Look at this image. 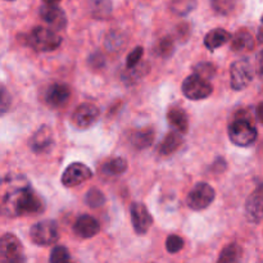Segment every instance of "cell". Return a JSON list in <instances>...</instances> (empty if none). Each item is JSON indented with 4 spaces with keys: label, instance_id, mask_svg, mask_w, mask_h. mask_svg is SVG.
<instances>
[{
    "label": "cell",
    "instance_id": "6da1fadb",
    "mask_svg": "<svg viewBox=\"0 0 263 263\" xmlns=\"http://www.w3.org/2000/svg\"><path fill=\"white\" fill-rule=\"evenodd\" d=\"M44 210V200L36 194L27 177L10 174L0 180V215L20 217L37 215Z\"/></svg>",
    "mask_w": 263,
    "mask_h": 263
},
{
    "label": "cell",
    "instance_id": "7a4b0ae2",
    "mask_svg": "<svg viewBox=\"0 0 263 263\" xmlns=\"http://www.w3.org/2000/svg\"><path fill=\"white\" fill-rule=\"evenodd\" d=\"M26 44L35 49L36 51H54L58 49L62 44V37L51 28L46 27H35L27 36H26Z\"/></svg>",
    "mask_w": 263,
    "mask_h": 263
},
{
    "label": "cell",
    "instance_id": "3957f363",
    "mask_svg": "<svg viewBox=\"0 0 263 263\" xmlns=\"http://www.w3.org/2000/svg\"><path fill=\"white\" fill-rule=\"evenodd\" d=\"M229 138L238 146H251L258 138L257 128L249 121L235 120L229 126Z\"/></svg>",
    "mask_w": 263,
    "mask_h": 263
},
{
    "label": "cell",
    "instance_id": "277c9868",
    "mask_svg": "<svg viewBox=\"0 0 263 263\" xmlns=\"http://www.w3.org/2000/svg\"><path fill=\"white\" fill-rule=\"evenodd\" d=\"M0 263H27L22 243L13 234L0 238Z\"/></svg>",
    "mask_w": 263,
    "mask_h": 263
},
{
    "label": "cell",
    "instance_id": "5b68a950",
    "mask_svg": "<svg viewBox=\"0 0 263 263\" xmlns=\"http://www.w3.org/2000/svg\"><path fill=\"white\" fill-rule=\"evenodd\" d=\"M30 238L36 246H53L59 239L58 225L53 220L40 221L31 228Z\"/></svg>",
    "mask_w": 263,
    "mask_h": 263
},
{
    "label": "cell",
    "instance_id": "8992f818",
    "mask_svg": "<svg viewBox=\"0 0 263 263\" xmlns=\"http://www.w3.org/2000/svg\"><path fill=\"white\" fill-rule=\"evenodd\" d=\"M216 198V192L207 182H198L189 192L186 204L193 211H203L210 207Z\"/></svg>",
    "mask_w": 263,
    "mask_h": 263
},
{
    "label": "cell",
    "instance_id": "52a82bcc",
    "mask_svg": "<svg viewBox=\"0 0 263 263\" xmlns=\"http://www.w3.org/2000/svg\"><path fill=\"white\" fill-rule=\"evenodd\" d=\"M254 77V68L248 59L235 61L230 67L231 89L240 91L251 85Z\"/></svg>",
    "mask_w": 263,
    "mask_h": 263
},
{
    "label": "cell",
    "instance_id": "ba28073f",
    "mask_svg": "<svg viewBox=\"0 0 263 263\" xmlns=\"http://www.w3.org/2000/svg\"><path fill=\"white\" fill-rule=\"evenodd\" d=\"M182 94L190 100H202L210 97L213 91L212 85L210 81L202 79L193 73L192 76H187L182 82Z\"/></svg>",
    "mask_w": 263,
    "mask_h": 263
},
{
    "label": "cell",
    "instance_id": "9c48e42d",
    "mask_svg": "<svg viewBox=\"0 0 263 263\" xmlns=\"http://www.w3.org/2000/svg\"><path fill=\"white\" fill-rule=\"evenodd\" d=\"M99 116L100 110L97 105L92 103H84L74 109L71 117L72 125L76 126L80 130H86L97 122Z\"/></svg>",
    "mask_w": 263,
    "mask_h": 263
},
{
    "label": "cell",
    "instance_id": "30bf717a",
    "mask_svg": "<svg viewBox=\"0 0 263 263\" xmlns=\"http://www.w3.org/2000/svg\"><path fill=\"white\" fill-rule=\"evenodd\" d=\"M92 172L86 164L74 162L66 168L62 175V184L66 187H73L91 179Z\"/></svg>",
    "mask_w": 263,
    "mask_h": 263
},
{
    "label": "cell",
    "instance_id": "8fae6325",
    "mask_svg": "<svg viewBox=\"0 0 263 263\" xmlns=\"http://www.w3.org/2000/svg\"><path fill=\"white\" fill-rule=\"evenodd\" d=\"M131 222H133L134 230L138 235H144L148 233L151 226L153 225V217L149 213L148 208L143 203H133L130 207Z\"/></svg>",
    "mask_w": 263,
    "mask_h": 263
},
{
    "label": "cell",
    "instance_id": "7c38bea8",
    "mask_svg": "<svg viewBox=\"0 0 263 263\" xmlns=\"http://www.w3.org/2000/svg\"><path fill=\"white\" fill-rule=\"evenodd\" d=\"M246 216L253 223L263 221V185H259L247 199Z\"/></svg>",
    "mask_w": 263,
    "mask_h": 263
},
{
    "label": "cell",
    "instance_id": "4fadbf2b",
    "mask_svg": "<svg viewBox=\"0 0 263 263\" xmlns=\"http://www.w3.org/2000/svg\"><path fill=\"white\" fill-rule=\"evenodd\" d=\"M69 97H71V89L68 85L55 82L48 87L45 92V102L49 107L59 108L67 104Z\"/></svg>",
    "mask_w": 263,
    "mask_h": 263
},
{
    "label": "cell",
    "instance_id": "5bb4252c",
    "mask_svg": "<svg viewBox=\"0 0 263 263\" xmlns=\"http://www.w3.org/2000/svg\"><path fill=\"white\" fill-rule=\"evenodd\" d=\"M53 143V131L49 126L44 125L37 128L32 138L30 139V148L33 153H45V152L50 151Z\"/></svg>",
    "mask_w": 263,
    "mask_h": 263
},
{
    "label": "cell",
    "instance_id": "9a60e30c",
    "mask_svg": "<svg viewBox=\"0 0 263 263\" xmlns=\"http://www.w3.org/2000/svg\"><path fill=\"white\" fill-rule=\"evenodd\" d=\"M40 17L54 30H63L67 25V15L58 5L44 4L40 8Z\"/></svg>",
    "mask_w": 263,
    "mask_h": 263
},
{
    "label": "cell",
    "instance_id": "2e32d148",
    "mask_svg": "<svg viewBox=\"0 0 263 263\" xmlns=\"http://www.w3.org/2000/svg\"><path fill=\"white\" fill-rule=\"evenodd\" d=\"M73 230L76 233V235H79L80 238L89 239L99 233L100 223L94 217H91V216L84 215L77 218Z\"/></svg>",
    "mask_w": 263,
    "mask_h": 263
},
{
    "label": "cell",
    "instance_id": "e0dca14e",
    "mask_svg": "<svg viewBox=\"0 0 263 263\" xmlns=\"http://www.w3.org/2000/svg\"><path fill=\"white\" fill-rule=\"evenodd\" d=\"M167 121L170 126L180 134H185L189 130V118H187L186 112L181 108H171L167 113Z\"/></svg>",
    "mask_w": 263,
    "mask_h": 263
},
{
    "label": "cell",
    "instance_id": "ac0fdd59",
    "mask_svg": "<svg viewBox=\"0 0 263 263\" xmlns=\"http://www.w3.org/2000/svg\"><path fill=\"white\" fill-rule=\"evenodd\" d=\"M230 40L231 35L229 31L223 30V28H215L205 35L204 45L208 50H216Z\"/></svg>",
    "mask_w": 263,
    "mask_h": 263
},
{
    "label": "cell",
    "instance_id": "d6986e66",
    "mask_svg": "<svg viewBox=\"0 0 263 263\" xmlns=\"http://www.w3.org/2000/svg\"><path fill=\"white\" fill-rule=\"evenodd\" d=\"M254 48V37L247 30H240L231 39V49L234 51H251Z\"/></svg>",
    "mask_w": 263,
    "mask_h": 263
},
{
    "label": "cell",
    "instance_id": "ffe728a7",
    "mask_svg": "<svg viewBox=\"0 0 263 263\" xmlns=\"http://www.w3.org/2000/svg\"><path fill=\"white\" fill-rule=\"evenodd\" d=\"M182 144V136L181 134L177 133V131H171L166 135V138L162 140V143L159 144L158 153L161 156H170L174 152H176L177 149L181 146Z\"/></svg>",
    "mask_w": 263,
    "mask_h": 263
},
{
    "label": "cell",
    "instance_id": "44dd1931",
    "mask_svg": "<svg viewBox=\"0 0 263 263\" xmlns=\"http://www.w3.org/2000/svg\"><path fill=\"white\" fill-rule=\"evenodd\" d=\"M154 140V131L152 128H143V130L134 131L130 135V143L134 148L146 149L152 145Z\"/></svg>",
    "mask_w": 263,
    "mask_h": 263
},
{
    "label": "cell",
    "instance_id": "7402d4cb",
    "mask_svg": "<svg viewBox=\"0 0 263 263\" xmlns=\"http://www.w3.org/2000/svg\"><path fill=\"white\" fill-rule=\"evenodd\" d=\"M149 69H151V66H149L148 62H140L134 68H128L122 74V80L128 85L135 84V82H139V80L144 79L149 73Z\"/></svg>",
    "mask_w": 263,
    "mask_h": 263
},
{
    "label": "cell",
    "instance_id": "603a6c76",
    "mask_svg": "<svg viewBox=\"0 0 263 263\" xmlns=\"http://www.w3.org/2000/svg\"><path fill=\"white\" fill-rule=\"evenodd\" d=\"M90 12L97 20H107L112 13L110 0H90Z\"/></svg>",
    "mask_w": 263,
    "mask_h": 263
},
{
    "label": "cell",
    "instance_id": "cb8c5ba5",
    "mask_svg": "<svg viewBox=\"0 0 263 263\" xmlns=\"http://www.w3.org/2000/svg\"><path fill=\"white\" fill-rule=\"evenodd\" d=\"M241 256H243L241 247L239 244L233 243L222 249L217 263H240Z\"/></svg>",
    "mask_w": 263,
    "mask_h": 263
},
{
    "label": "cell",
    "instance_id": "d4e9b609",
    "mask_svg": "<svg viewBox=\"0 0 263 263\" xmlns=\"http://www.w3.org/2000/svg\"><path fill=\"white\" fill-rule=\"evenodd\" d=\"M126 170H127V162L125 158H120V157L109 159L102 166L103 175H107V176H118V175H122Z\"/></svg>",
    "mask_w": 263,
    "mask_h": 263
},
{
    "label": "cell",
    "instance_id": "484cf974",
    "mask_svg": "<svg viewBox=\"0 0 263 263\" xmlns=\"http://www.w3.org/2000/svg\"><path fill=\"white\" fill-rule=\"evenodd\" d=\"M198 0H172L171 10L176 15L184 17L197 8Z\"/></svg>",
    "mask_w": 263,
    "mask_h": 263
},
{
    "label": "cell",
    "instance_id": "4316f807",
    "mask_svg": "<svg viewBox=\"0 0 263 263\" xmlns=\"http://www.w3.org/2000/svg\"><path fill=\"white\" fill-rule=\"evenodd\" d=\"M175 41L171 36H164L156 45V53L161 58H170L174 54Z\"/></svg>",
    "mask_w": 263,
    "mask_h": 263
},
{
    "label": "cell",
    "instance_id": "83f0119b",
    "mask_svg": "<svg viewBox=\"0 0 263 263\" xmlns=\"http://www.w3.org/2000/svg\"><path fill=\"white\" fill-rule=\"evenodd\" d=\"M238 0H211L213 10L221 15H229L234 12Z\"/></svg>",
    "mask_w": 263,
    "mask_h": 263
},
{
    "label": "cell",
    "instance_id": "f1b7e54d",
    "mask_svg": "<svg viewBox=\"0 0 263 263\" xmlns=\"http://www.w3.org/2000/svg\"><path fill=\"white\" fill-rule=\"evenodd\" d=\"M123 45H125V37L118 31H112L105 37V48L109 51H118V49L122 48Z\"/></svg>",
    "mask_w": 263,
    "mask_h": 263
},
{
    "label": "cell",
    "instance_id": "f546056e",
    "mask_svg": "<svg viewBox=\"0 0 263 263\" xmlns=\"http://www.w3.org/2000/svg\"><path fill=\"white\" fill-rule=\"evenodd\" d=\"M85 202H86V204L89 205V207L99 208L105 203V197L99 189L92 187V189H90L89 192H87L86 197H85Z\"/></svg>",
    "mask_w": 263,
    "mask_h": 263
},
{
    "label": "cell",
    "instance_id": "4dcf8cb0",
    "mask_svg": "<svg viewBox=\"0 0 263 263\" xmlns=\"http://www.w3.org/2000/svg\"><path fill=\"white\" fill-rule=\"evenodd\" d=\"M69 252L66 247L58 246L53 248L50 257H49V262L50 263H69Z\"/></svg>",
    "mask_w": 263,
    "mask_h": 263
},
{
    "label": "cell",
    "instance_id": "1f68e13d",
    "mask_svg": "<svg viewBox=\"0 0 263 263\" xmlns=\"http://www.w3.org/2000/svg\"><path fill=\"white\" fill-rule=\"evenodd\" d=\"M215 72H216L215 66L211 63H207V62H202V63L197 64V66L194 67V74L207 80V81L211 79V77H213Z\"/></svg>",
    "mask_w": 263,
    "mask_h": 263
},
{
    "label": "cell",
    "instance_id": "d6a6232c",
    "mask_svg": "<svg viewBox=\"0 0 263 263\" xmlns=\"http://www.w3.org/2000/svg\"><path fill=\"white\" fill-rule=\"evenodd\" d=\"M166 248L170 253H179L184 248V240L179 235H170L166 240Z\"/></svg>",
    "mask_w": 263,
    "mask_h": 263
},
{
    "label": "cell",
    "instance_id": "836d02e7",
    "mask_svg": "<svg viewBox=\"0 0 263 263\" xmlns=\"http://www.w3.org/2000/svg\"><path fill=\"white\" fill-rule=\"evenodd\" d=\"M144 49L141 46H136L133 51L127 55V61H126V67L128 68H134V67L138 66L141 62V58H143Z\"/></svg>",
    "mask_w": 263,
    "mask_h": 263
},
{
    "label": "cell",
    "instance_id": "e575fe53",
    "mask_svg": "<svg viewBox=\"0 0 263 263\" xmlns=\"http://www.w3.org/2000/svg\"><path fill=\"white\" fill-rule=\"evenodd\" d=\"M10 104H12V97H10L9 91L7 90V87L0 85V116L8 112Z\"/></svg>",
    "mask_w": 263,
    "mask_h": 263
},
{
    "label": "cell",
    "instance_id": "d590c367",
    "mask_svg": "<svg viewBox=\"0 0 263 263\" xmlns=\"http://www.w3.org/2000/svg\"><path fill=\"white\" fill-rule=\"evenodd\" d=\"M176 35L180 41H186L190 36V26L187 23H180L176 28Z\"/></svg>",
    "mask_w": 263,
    "mask_h": 263
},
{
    "label": "cell",
    "instance_id": "8d00e7d4",
    "mask_svg": "<svg viewBox=\"0 0 263 263\" xmlns=\"http://www.w3.org/2000/svg\"><path fill=\"white\" fill-rule=\"evenodd\" d=\"M89 63L92 68H102L104 66V57L100 53L91 54V57L89 58Z\"/></svg>",
    "mask_w": 263,
    "mask_h": 263
},
{
    "label": "cell",
    "instance_id": "74e56055",
    "mask_svg": "<svg viewBox=\"0 0 263 263\" xmlns=\"http://www.w3.org/2000/svg\"><path fill=\"white\" fill-rule=\"evenodd\" d=\"M257 72L259 76H263V50L257 57Z\"/></svg>",
    "mask_w": 263,
    "mask_h": 263
},
{
    "label": "cell",
    "instance_id": "f35d334b",
    "mask_svg": "<svg viewBox=\"0 0 263 263\" xmlns=\"http://www.w3.org/2000/svg\"><path fill=\"white\" fill-rule=\"evenodd\" d=\"M257 117H258V120L263 123V103H261V104L257 107Z\"/></svg>",
    "mask_w": 263,
    "mask_h": 263
},
{
    "label": "cell",
    "instance_id": "ab89813d",
    "mask_svg": "<svg viewBox=\"0 0 263 263\" xmlns=\"http://www.w3.org/2000/svg\"><path fill=\"white\" fill-rule=\"evenodd\" d=\"M257 39H258V41L261 44H263V23L261 27L258 28V33H257Z\"/></svg>",
    "mask_w": 263,
    "mask_h": 263
},
{
    "label": "cell",
    "instance_id": "60d3db41",
    "mask_svg": "<svg viewBox=\"0 0 263 263\" xmlns=\"http://www.w3.org/2000/svg\"><path fill=\"white\" fill-rule=\"evenodd\" d=\"M44 4H48V5H58L61 3V0H43Z\"/></svg>",
    "mask_w": 263,
    "mask_h": 263
},
{
    "label": "cell",
    "instance_id": "b9f144b4",
    "mask_svg": "<svg viewBox=\"0 0 263 263\" xmlns=\"http://www.w3.org/2000/svg\"><path fill=\"white\" fill-rule=\"evenodd\" d=\"M8 2H13V0H8Z\"/></svg>",
    "mask_w": 263,
    "mask_h": 263
},
{
    "label": "cell",
    "instance_id": "7bdbcfd3",
    "mask_svg": "<svg viewBox=\"0 0 263 263\" xmlns=\"http://www.w3.org/2000/svg\"><path fill=\"white\" fill-rule=\"evenodd\" d=\"M262 23H263V17H262Z\"/></svg>",
    "mask_w": 263,
    "mask_h": 263
},
{
    "label": "cell",
    "instance_id": "ee69618b",
    "mask_svg": "<svg viewBox=\"0 0 263 263\" xmlns=\"http://www.w3.org/2000/svg\"><path fill=\"white\" fill-rule=\"evenodd\" d=\"M69 263H71V262H69Z\"/></svg>",
    "mask_w": 263,
    "mask_h": 263
}]
</instances>
